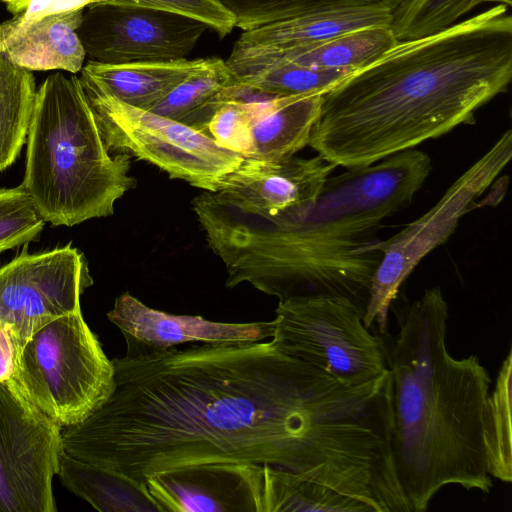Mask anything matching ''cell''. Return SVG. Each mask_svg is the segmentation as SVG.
Segmentation results:
<instances>
[{
  "instance_id": "cell-3",
  "label": "cell",
  "mask_w": 512,
  "mask_h": 512,
  "mask_svg": "<svg viewBox=\"0 0 512 512\" xmlns=\"http://www.w3.org/2000/svg\"><path fill=\"white\" fill-rule=\"evenodd\" d=\"M398 333L378 335L391 374L396 476L410 512L444 486L489 494L484 416L492 383L479 358L447 349L448 303L439 287L394 310Z\"/></svg>"
},
{
  "instance_id": "cell-30",
  "label": "cell",
  "mask_w": 512,
  "mask_h": 512,
  "mask_svg": "<svg viewBox=\"0 0 512 512\" xmlns=\"http://www.w3.org/2000/svg\"><path fill=\"white\" fill-rule=\"evenodd\" d=\"M205 134L221 148L243 158L254 154L250 120L240 98H231L221 104L210 119Z\"/></svg>"
},
{
  "instance_id": "cell-17",
  "label": "cell",
  "mask_w": 512,
  "mask_h": 512,
  "mask_svg": "<svg viewBox=\"0 0 512 512\" xmlns=\"http://www.w3.org/2000/svg\"><path fill=\"white\" fill-rule=\"evenodd\" d=\"M84 9L24 18L19 14L0 23V51L29 71L80 72L86 53L77 34Z\"/></svg>"
},
{
  "instance_id": "cell-27",
  "label": "cell",
  "mask_w": 512,
  "mask_h": 512,
  "mask_svg": "<svg viewBox=\"0 0 512 512\" xmlns=\"http://www.w3.org/2000/svg\"><path fill=\"white\" fill-rule=\"evenodd\" d=\"M351 73L341 69L277 63L252 73L233 76V87L241 92L271 96L324 94Z\"/></svg>"
},
{
  "instance_id": "cell-8",
  "label": "cell",
  "mask_w": 512,
  "mask_h": 512,
  "mask_svg": "<svg viewBox=\"0 0 512 512\" xmlns=\"http://www.w3.org/2000/svg\"><path fill=\"white\" fill-rule=\"evenodd\" d=\"M80 82L110 152L145 160L170 178L209 192H215L224 176L243 160L201 131L126 104L89 82Z\"/></svg>"
},
{
  "instance_id": "cell-6",
  "label": "cell",
  "mask_w": 512,
  "mask_h": 512,
  "mask_svg": "<svg viewBox=\"0 0 512 512\" xmlns=\"http://www.w3.org/2000/svg\"><path fill=\"white\" fill-rule=\"evenodd\" d=\"M9 383L62 429L83 422L108 400L115 371L78 309L27 340Z\"/></svg>"
},
{
  "instance_id": "cell-33",
  "label": "cell",
  "mask_w": 512,
  "mask_h": 512,
  "mask_svg": "<svg viewBox=\"0 0 512 512\" xmlns=\"http://www.w3.org/2000/svg\"><path fill=\"white\" fill-rule=\"evenodd\" d=\"M18 353L8 335L0 328V382L12 381Z\"/></svg>"
},
{
  "instance_id": "cell-26",
  "label": "cell",
  "mask_w": 512,
  "mask_h": 512,
  "mask_svg": "<svg viewBox=\"0 0 512 512\" xmlns=\"http://www.w3.org/2000/svg\"><path fill=\"white\" fill-rule=\"evenodd\" d=\"M234 17L236 27L251 30L277 21L309 13L384 8L394 11L406 0H217Z\"/></svg>"
},
{
  "instance_id": "cell-1",
  "label": "cell",
  "mask_w": 512,
  "mask_h": 512,
  "mask_svg": "<svg viewBox=\"0 0 512 512\" xmlns=\"http://www.w3.org/2000/svg\"><path fill=\"white\" fill-rule=\"evenodd\" d=\"M115 387L63 450L145 483L209 463L351 477L380 456L378 382L346 384L268 342L192 345L115 358Z\"/></svg>"
},
{
  "instance_id": "cell-29",
  "label": "cell",
  "mask_w": 512,
  "mask_h": 512,
  "mask_svg": "<svg viewBox=\"0 0 512 512\" xmlns=\"http://www.w3.org/2000/svg\"><path fill=\"white\" fill-rule=\"evenodd\" d=\"M44 225L22 184L0 188V253L36 240Z\"/></svg>"
},
{
  "instance_id": "cell-4",
  "label": "cell",
  "mask_w": 512,
  "mask_h": 512,
  "mask_svg": "<svg viewBox=\"0 0 512 512\" xmlns=\"http://www.w3.org/2000/svg\"><path fill=\"white\" fill-rule=\"evenodd\" d=\"M192 205L225 265L227 287L246 282L279 301L345 297L365 314L382 241L317 237L280 218L244 212L209 191Z\"/></svg>"
},
{
  "instance_id": "cell-32",
  "label": "cell",
  "mask_w": 512,
  "mask_h": 512,
  "mask_svg": "<svg viewBox=\"0 0 512 512\" xmlns=\"http://www.w3.org/2000/svg\"><path fill=\"white\" fill-rule=\"evenodd\" d=\"M110 1L111 0H30L27 7L19 13V15L24 18L32 19L47 14L85 9L95 3Z\"/></svg>"
},
{
  "instance_id": "cell-20",
  "label": "cell",
  "mask_w": 512,
  "mask_h": 512,
  "mask_svg": "<svg viewBox=\"0 0 512 512\" xmlns=\"http://www.w3.org/2000/svg\"><path fill=\"white\" fill-rule=\"evenodd\" d=\"M213 58L101 64L88 61L79 79L131 106L149 110L179 83L206 68Z\"/></svg>"
},
{
  "instance_id": "cell-15",
  "label": "cell",
  "mask_w": 512,
  "mask_h": 512,
  "mask_svg": "<svg viewBox=\"0 0 512 512\" xmlns=\"http://www.w3.org/2000/svg\"><path fill=\"white\" fill-rule=\"evenodd\" d=\"M145 484L161 512H264V464L194 465L156 473Z\"/></svg>"
},
{
  "instance_id": "cell-34",
  "label": "cell",
  "mask_w": 512,
  "mask_h": 512,
  "mask_svg": "<svg viewBox=\"0 0 512 512\" xmlns=\"http://www.w3.org/2000/svg\"><path fill=\"white\" fill-rule=\"evenodd\" d=\"M30 0H2L6 9L12 14L21 13L28 5Z\"/></svg>"
},
{
  "instance_id": "cell-14",
  "label": "cell",
  "mask_w": 512,
  "mask_h": 512,
  "mask_svg": "<svg viewBox=\"0 0 512 512\" xmlns=\"http://www.w3.org/2000/svg\"><path fill=\"white\" fill-rule=\"evenodd\" d=\"M337 168L320 155L268 161L243 158L214 192L236 208L263 217L296 216L310 209Z\"/></svg>"
},
{
  "instance_id": "cell-11",
  "label": "cell",
  "mask_w": 512,
  "mask_h": 512,
  "mask_svg": "<svg viewBox=\"0 0 512 512\" xmlns=\"http://www.w3.org/2000/svg\"><path fill=\"white\" fill-rule=\"evenodd\" d=\"M92 284L84 254L71 243L34 254L25 248L1 266L0 328L18 357L38 329L81 309V295Z\"/></svg>"
},
{
  "instance_id": "cell-31",
  "label": "cell",
  "mask_w": 512,
  "mask_h": 512,
  "mask_svg": "<svg viewBox=\"0 0 512 512\" xmlns=\"http://www.w3.org/2000/svg\"><path fill=\"white\" fill-rule=\"evenodd\" d=\"M109 3L182 15L204 23L221 38L236 27L233 15L217 0H111Z\"/></svg>"
},
{
  "instance_id": "cell-12",
  "label": "cell",
  "mask_w": 512,
  "mask_h": 512,
  "mask_svg": "<svg viewBox=\"0 0 512 512\" xmlns=\"http://www.w3.org/2000/svg\"><path fill=\"white\" fill-rule=\"evenodd\" d=\"M61 428L0 382V512H55Z\"/></svg>"
},
{
  "instance_id": "cell-7",
  "label": "cell",
  "mask_w": 512,
  "mask_h": 512,
  "mask_svg": "<svg viewBox=\"0 0 512 512\" xmlns=\"http://www.w3.org/2000/svg\"><path fill=\"white\" fill-rule=\"evenodd\" d=\"M512 157V132L507 130L472 164L425 214L399 233L382 241L383 255L372 279L363 316L368 329L377 335L388 332V312L399 289L420 261L455 231L460 219L483 205H497L505 195L507 177L480 197L494 183Z\"/></svg>"
},
{
  "instance_id": "cell-2",
  "label": "cell",
  "mask_w": 512,
  "mask_h": 512,
  "mask_svg": "<svg viewBox=\"0 0 512 512\" xmlns=\"http://www.w3.org/2000/svg\"><path fill=\"white\" fill-rule=\"evenodd\" d=\"M510 7L495 4L424 37L398 41L323 94L309 146L346 169L367 166L460 125L512 78Z\"/></svg>"
},
{
  "instance_id": "cell-5",
  "label": "cell",
  "mask_w": 512,
  "mask_h": 512,
  "mask_svg": "<svg viewBox=\"0 0 512 512\" xmlns=\"http://www.w3.org/2000/svg\"><path fill=\"white\" fill-rule=\"evenodd\" d=\"M26 142L22 185L54 226L110 216L116 201L135 187L131 156L107 149L76 75L56 72L42 82Z\"/></svg>"
},
{
  "instance_id": "cell-16",
  "label": "cell",
  "mask_w": 512,
  "mask_h": 512,
  "mask_svg": "<svg viewBox=\"0 0 512 512\" xmlns=\"http://www.w3.org/2000/svg\"><path fill=\"white\" fill-rule=\"evenodd\" d=\"M108 319L123 334L127 357L148 355L185 343L238 344L272 338L275 321L225 323L174 315L148 307L129 293L115 299Z\"/></svg>"
},
{
  "instance_id": "cell-18",
  "label": "cell",
  "mask_w": 512,
  "mask_h": 512,
  "mask_svg": "<svg viewBox=\"0 0 512 512\" xmlns=\"http://www.w3.org/2000/svg\"><path fill=\"white\" fill-rule=\"evenodd\" d=\"M244 101L254 140L250 158L276 161L294 156L309 144L323 93L287 96L245 93Z\"/></svg>"
},
{
  "instance_id": "cell-28",
  "label": "cell",
  "mask_w": 512,
  "mask_h": 512,
  "mask_svg": "<svg viewBox=\"0 0 512 512\" xmlns=\"http://www.w3.org/2000/svg\"><path fill=\"white\" fill-rule=\"evenodd\" d=\"M505 4L512 0H406L393 11L391 27L398 41L412 40L442 31L483 3Z\"/></svg>"
},
{
  "instance_id": "cell-13",
  "label": "cell",
  "mask_w": 512,
  "mask_h": 512,
  "mask_svg": "<svg viewBox=\"0 0 512 512\" xmlns=\"http://www.w3.org/2000/svg\"><path fill=\"white\" fill-rule=\"evenodd\" d=\"M207 29L182 15L103 2L84 9L77 34L88 61L124 64L186 58Z\"/></svg>"
},
{
  "instance_id": "cell-23",
  "label": "cell",
  "mask_w": 512,
  "mask_h": 512,
  "mask_svg": "<svg viewBox=\"0 0 512 512\" xmlns=\"http://www.w3.org/2000/svg\"><path fill=\"white\" fill-rule=\"evenodd\" d=\"M234 79L226 62L213 58L206 68L179 83L149 111L205 134L215 111L229 99Z\"/></svg>"
},
{
  "instance_id": "cell-35",
  "label": "cell",
  "mask_w": 512,
  "mask_h": 512,
  "mask_svg": "<svg viewBox=\"0 0 512 512\" xmlns=\"http://www.w3.org/2000/svg\"><path fill=\"white\" fill-rule=\"evenodd\" d=\"M0 3H2V0H0Z\"/></svg>"
},
{
  "instance_id": "cell-24",
  "label": "cell",
  "mask_w": 512,
  "mask_h": 512,
  "mask_svg": "<svg viewBox=\"0 0 512 512\" xmlns=\"http://www.w3.org/2000/svg\"><path fill=\"white\" fill-rule=\"evenodd\" d=\"M36 91L32 71L0 51V173L15 162L26 142Z\"/></svg>"
},
{
  "instance_id": "cell-22",
  "label": "cell",
  "mask_w": 512,
  "mask_h": 512,
  "mask_svg": "<svg viewBox=\"0 0 512 512\" xmlns=\"http://www.w3.org/2000/svg\"><path fill=\"white\" fill-rule=\"evenodd\" d=\"M57 475L73 494L101 512H161L145 483L67 454L59 455Z\"/></svg>"
},
{
  "instance_id": "cell-25",
  "label": "cell",
  "mask_w": 512,
  "mask_h": 512,
  "mask_svg": "<svg viewBox=\"0 0 512 512\" xmlns=\"http://www.w3.org/2000/svg\"><path fill=\"white\" fill-rule=\"evenodd\" d=\"M512 351L500 366L496 384L487 400L484 445L488 473L501 482L512 481Z\"/></svg>"
},
{
  "instance_id": "cell-21",
  "label": "cell",
  "mask_w": 512,
  "mask_h": 512,
  "mask_svg": "<svg viewBox=\"0 0 512 512\" xmlns=\"http://www.w3.org/2000/svg\"><path fill=\"white\" fill-rule=\"evenodd\" d=\"M264 512H384L373 498L302 472L264 464Z\"/></svg>"
},
{
  "instance_id": "cell-9",
  "label": "cell",
  "mask_w": 512,
  "mask_h": 512,
  "mask_svg": "<svg viewBox=\"0 0 512 512\" xmlns=\"http://www.w3.org/2000/svg\"><path fill=\"white\" fill-rule=\"evenodd\" d=\"M432 169L415 148L329 177L315 204L296 216H277L318 237L370 239L387 217L409 206Z\"/></svg>"
},
{
  "instance_id": "cell-10",
  "label": "cell",
  "mask_w": 512,
  "mask_h": 512,
  "mask_svg": "<svg viewBox=\"0 0 512 512\" xmlns=\"http://www.w3.org/2000/svg\"><path fill=\"white\" fill-rule=\"evenodd\" d=\"M272 340L285 353L351 385L387 370L382 340L365 327L364 311L345 297L279 301Z\"/></svg>"
},
{
  "instance_id": "cell-19",
  "label": "cell",
  "mask_w": 512,
  "mask_h": 512,
  "mask_svg": "<svg viewBox=\"0 0 512 512\" xmlns=\"http://www.w3.org/2000/svg\"><path fill=\"white\" fill-rule=\"evenodd\" d=\"M393 11L356 8L309 13L243 31L234 49L285 51L327 41L350 31L391 26Z\"/></svg>"
}]
</instances>
